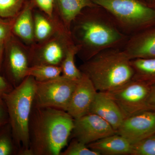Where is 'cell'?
Instances as JSON below:
<instances>
[{
  "mask_svg": "<svg viewBox=\"0 0 155 155\" xmlns=\"http://www.w3.org/2000/svg\"><path fill=\"white\" fill-rule=\"evenodd\" d=\"M97 92L91 81L82 73L77 81L67 112L74 119L89 114Z\"/></svg>",
  "mask_w": 155,
  "mask_h": 155,
  "instance_id": "obj_12",
  "label": "cell"
},
{
  "mask_svg": "<svg viewBox=\"0 0 155 155\" xmlns=\"http://www.w3.org/2000/svg\"><path fill=\"white\" fill-rule=\"evenodd\" d=\"M14 87L0 72V99L3 96L12 91Z\"/></svg>",
  "mask_w": 155,
  "mask_h": 155,
  "instance_id": "obj_29",
  "label": "cell"
},
{
  "mask_svg": "<svg viewBox=\"0 0 155 155\" xmlns=\"http://www.w3.org/2000/svg\"><path fill=\"white\" fill-rule=\"evenodd\" d=\"M62 75L61 66L36 65L28 68L27 76H32L37 82H43L54 79Z\"/></svg>",
  "mask_w": 155,
  "mask_h": 155,
  "instance_id": "obj_21",
  "label": "cell"
},
{
  "mask_svg": "<svg viewBox=\"0 0 155 155\" xmlns=\"http://www.w3.org/2000/svg\"><path fill=\"white\" fill-rule=\"evenodd\" d=\"M148 1L149 2H150L153 3V0H148Z\"/></svg>",
  "mask_w": 155,
  "mask_h": 155,
  "instance_id": "obj_32",
  "label": "cell"
},
{
  "mask_svg": "<svg viewBox=\"0 0 155 155\" xmlns=\"http://www.w3.org/2000/svg\"><path fill=\"white\" fill-rule=\"evenodd\" d=\"M131 64L134 72L132 79L150 85L155 84V58L133 59Z\"/></svg>",
  "mask_w": 155,
  "mask_h": 155,
  "instance_id": "obj_19",
  "label": "cell"
},
{
  "mask_svg": "<svg viewBox=\"0 0 155 155\" xmlns=\"http://www.w3.org/2000/svg\"><path fill=\"white\" fill-rule=\"evenodd\" d=\"M150 85L143 81L132 79L119 88L107 92L119 106L125 119L149 110L147 101Z\"/></svg>",
  "mask_w": 155,
  "mask_h": 155,
  "instance_id": "obj_8",
  "label": "cell"
},
{
  "mask_svg": "<svg viewBox=\"0 0 155 155\" xmlns=\"http://www.w3.org/2000/svg\"><path fill=\"white\" fill-rule=\"evenodd\" d=\"M53 17L50 19L39 13L34 15L35 39L39 42L46 40L55 33L60 27L61 23L53 20Z\"/></svg>",
  "mask_w": 155,
  "mask_h": 155,
  "instance_id": "obj_18",
  "label": "cell"
},
{
  "mask_svg": "<svg viewBox=\"0 0 155 155\" xmlns=\"http://www.w3.org/2000/svg\"><path fill=\"white\" fill-rule=\"evenodd\" d=\"M5 43L0 41V72L2 73L4 52H5Z\"/></svg>",
  "mask_w": 155,
  "mask_h": 155,
  "instance_id": "obj_31",
  "label": "cell"
},
{
  "mask_svg": "<svg viewBox=\"0 0 155 155\" xmlns=\"http://www.w3.org/2000/svg\"><path fill=\"white\" fill-rule=\"evenodd\" d=\"M147 105L149 110L155 111V84L150 85Z\"/></svg>",
  "mask_w": 155,
  "mask_h": 155,
  "instance_id": "obj_30",
  "label": "cell"
},
{
  "mask_svg": "<svg viewBox=\"0 0 155 155\" xmlns=\"http://www.w3.org/2000/svg\"><path fill=\"white\" fill-rule=\"evenodd\" d=\"M77 81L62 75L47 81H36L33 105L67 111Z\"/></svg>",
  "mask_w": 155,
  "mask_h": 155,
  "instance_id": "obj_7",
  "label": "cell"
},
{
  "mask_svg": "<svg viewBox=\"0 0 155 155\" xmlns=\"http://www.w3.org/2000/svg\"><path fill=\"white\" fill-rule=\"evenodd\" d=\"M36 81L27 76L18 86L3 96L14 141L19 155H29L28 123L33 107Z\"/></svg>",
  "mask_w": 155,
  "mask_h": 155,
  "instance_id": "obj_4",
  "label": "cell"
},
{
  "mask_svg": "<svg viewBox=\"0 0 155 155\" xmlns=\"http://www.w3.org/2000/svg\"><path fill=\"white\" fill-rule=\"evenodd\" d=\"M153 3L154 5H155V0H153Z\"/></svg>",
  "mask_w": 155,
  "mask_h": 155,
  "instance_id": "obj_33",
  "label": "cell"
},
{
  "mask_svg": "<svg viewBox=\"0 0 155 155\" xmlns=\"http://www.w3.org/2000/svg\"><path fill=\"white\" fill-rule=\"evenodd\" d=\"M0 155H19L9 122L0 127Z\"/></svg>",
  "mask_w": 155,
  "mask_h": 155,
  "instance_id": "obj_22",
  "label": "cell"
},
{
  "mask_svg": "<svg viewBox=\"0 0 155 155\" xmlns=\"http://www.w3.org/2000/svg\"><path fill=\"white\" fill-rule=\"evenodd\" d=\"M97 91L110 92L133 79L131 60L120 48L107 49L93 56L79 67Z\"/></svg>",
  "mask_w": 155,
  "mask_h": 155,
  "instance_id": "obj_3",
  "label": "cell"
},
{
  "mask_svg": "<svg viewBox=\"0 0 155 155\" xmlns=\"http://www.w3.org/2000/svg\"><path fill=\"white\" fill-rule=\"evenodd\" d=\"M131 155H155V134L132 144Z\"/></svg>",
  "mask_w": 155,
  "mask_h": 155,
  "instance_id": "obj_24",
  "label": "cell"
},
{
  "mask_svg": "<svg viewBox=\"0 0 155 155\" xmlns=\"http://www.w3.org/2000/svg\"><path fill=\"white\" fill-rule=\"evenodd\" d=\"M103 155H131L132 144L122 136L115 134L87 145Z\"/></svg>",
  "mask_w": 155,
  "mask_h": 155,
  "instance_id": "obj_15",
  "label": "cell"
},
{
  "mask_svg": "<svg viewBox=\"0 0 155 155\" xmlns=\"http://www.w3.org/2000/svg\"><path fill=\"white\" fill-rule=\"evenodd\" d=\"M73 23L75 25L71 35L80 48L78 54L84 62L104 50L124 46L129 37L107 12V14L85 13L83 11Z\"/></svg>",
  "mask_w": 155,
  "mask_h": 155,
  "instance_id": "obj_2",
  "label": "cell"
},
{
  "mask_svg": "<svg viewBox=\"0 0 155 155\" xmlns=\"http://www.w3.org/2000/svg\"><path fill=\"white\" fill-rule=\"evenodd\" d=\"M74 121L67 111L33 105L28 123L29 155H60L68 145Z\"/></svg>",
  "mask_w": 155,
  "mask_h": 155,
  "instance_id": "obj_1",
  "label": "cell"
},
{
  "mask_svg": "<svg viewBox=\"0 0 155 155\" xmlns=\"http://www.w3.org/2000/svg\"><path fill=\"white\" fill-rule=\"evenodd\" d=\"M116 133L114 128L107 121L96 114L89 113L74 119L70 136L72 138L88 145Z\"/></svg>",
  "mask_w": 155,
  "mask_h": 155,
  "instance_id": "obj_10",
  "label": "cell"
},
{
  "mask_svg": "<svg viewBox=\"0 0 155 155\" xmlns=\"http://www.w3.org/2000/svg\"><path fill=\"white\" fill-rule=\"evenodd\" d=\"M60 155H101L98 153L93 150L75 138L72 141L64 151Z\"/></svg>",
  "mask_w": 155,
  "mask_h": 155,
  "instance_id": "obj_25",
  "label": "cell"
},
{
  "mask_svg": "<svg viewBox=\"0 0 155 155\" xmlns=\"http://www.w3.org/2000/svg\"><path fill=\"white\" fill-rule=\"evenodd\" d=\"M28 53L29 67L36 65L61 66L69 48L75 44L71 32L64 24L46 40Z\"/></svg>",
  "mask_w": 155,
  "mask_h": 155,
  "instance_id": "obj_6",
  "label": "cell"
},
{
  "mask_svg": "<svg viewBox=\"0 0 155 155\" xmlns=\"http://www.w3.org/2000/svg\"><path fill=\"white\" fill-rule=\"evenodd\" d=\"M15 18L5 19L0 17V41L5 44L12 35V28Z\"/></svg>",
  "mask_w": 155,
  "mask_h": 155,
  "instance_id": "obj_26",
  "label": "cell"
},
{
  "mask_svg": "<svg viewBox=\"0 0 155 155\" xmlns=\"http://www.w3.org/2000/svg\"><path fill=\"white\" fill-rule=\"evenodd\" d=\"M116 133L132 144L155 134V111H143L125 118Z\"/></svg>",
  "mask_w": 155,
  "mask_h": 155,
  "instance_id": "obj_11",
  "label": "cell"
},
{
  "mask_svg": "<svg viewBox=\"0 0 155 155\" xmlns=\"http://www.w3.org/2000/svg\"><path fill=\"white\" fill-rule=\"evenodd\" d=\"M12 33L27 44L33 43L35 40L34 23L31 3L25 2L14 18Z\"/></svg>",
  "mask_w": 155,
  "mask_h": 155,
  "instance_id": "obj_16",
  "label": "cell"
},
{
  "mask_svg": "<svg viewBox=\"0 0 155 155\" xmlns=\"http://www.w3.org/2000/svg\"><path fill=\"white\" fill-rule=\"evenodd\" d=\"M62 22L71 32L72 23L78 16L87 8L97 5L91 0H55Z\"/></svg>",
  "mask_w": 155,
  "mask_h": 155,
  "instance_id": "obj_17",
  "label": "cell"
},
{
  "mask_svg": "<svg viewBox=\"0 0 155 155\" xmlns=\"http://www.w3.org/2000/svg\"><path fill=\"white\" fill-rule=\"evenodd\" d=\"M122 49L131 60L155 58V28H147L129 36Z\"/></svg>",
  "mask_w": 155,
  "mask_h": 155,
  "instance_id": "obj_13",
  "label": "cell"
},
{
  "mask_svg": "<svg viewBox=\"0 0 155 155\" xmlns=\"http://www.w3.org/2000/svg\"><path fill=\"white\" fill-rule=\"evenodd\" d=\"M25 0H0V17L12 19L21 11Z\"/></svg>",
  "mask_w": 155,
  "mask_h": 155,
  "instance_id": "obj_23",
  "label": "cell"
},
{
  "mask_svg": "<svg viewBox=\"0 0 155 155\" xmlns=\"http://www.w3.org/2000/svg\"><path fill=\"white\" fill-rule=\"evenodd\" d=\"M129 36L155 25V8L139 0H91Z\"/></svg>",
  "mask_w": 155,
  "mask_h": 155,
  "instance_id": "obj_5",
  "label": "cell"
},
{
  "mask_svg": "<svg viewBox=\"0 0 155 155\" xmlns=\"http://www.w3.org/2000/svg\"><path fill=\"white\" fill-rule=\"evenodd\" d=\"M153 8H155V5H154V7Z\"/></svg>",
  "mask_w": 155,
  "mask_h": 155,
  "instance_id": "obj_34",
  "label": "cell"
},
{
  "mask_svg": "<svg viewBox=\"0 0 155 155\" xmlns=\"http://www.w3.org/2000/svg\"><path fill=\"white\" fill-rule=\"evenodd\" d=\"M79 50L80 48L75 44L71 46L61 65L62 76L70 80L78 81L82 75V72L76 67L75 62V56Z\"/></svg>",
  "mask_w": 155,
  "mask_h": 155,
  "instance_id": "obj_20",
  "label": "cell"
},
{
  "mask_svg": "<svg viewBox=\"0 0 155 155\" xmlns=\"http://www.w3.org/2000/svg\"><path fill=\"white\" fill-rule=\"evenodd\" d=\"M35 4L43 11L48 17H54V4L55 0H34Z\"/></svg>",
  "mask_w": 155,
  "mask_h": 155,
  "instance_id": "obj_27",
  "label": "cell"
},
{
  "mask_svg": "<svg viewBox=\"0 0 155 155\" xmlns=\"http://www.w3.org/2000/svg\"><path fill=\"white\" fill-rule=\"evenodd\" d=\"M29 67L28 53L12 34L5 44L2 75L14 88L27 76Z\"/></svg>",
  "mask_w": 155,
  "mask_h": 155,
  "instance_id": "obj_9",
  "label": "cell"
},
{
  "mask_svg": "<svg viewBox=\"0 0 155 155\" xmlns=\"http://www.w3.org/2000/svg\"><path fill=\"white\" fill-rule=\"evenodd\" d=\"M90 113L96 114L105 120L116 132L124 119L119 106L107 92L97 91Z\"/></svg>",
  "mask_w": 155,
  "mask_h": 155,
  "instance_id": "obj_14",
  "label": "cell"
},
{
  "mask_svg": "<svg viewBox=\"0 0 155 155\" xmlns=\"http://www.w3.org/2000/svg\"><path fill=\"white\" fill-rule=\"evenodd\" d=\"M9 122L8 110L2 98L0 99V127Z\"/></svg>",
  "mask_w": 155,
  "mask_h": 155,
  "instance_id": "obj_28",
  "label": "cell"
}]
</instances>
